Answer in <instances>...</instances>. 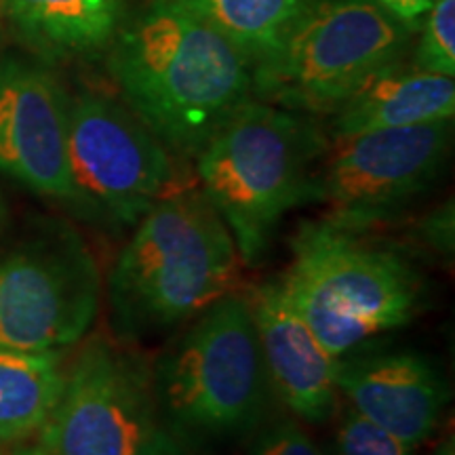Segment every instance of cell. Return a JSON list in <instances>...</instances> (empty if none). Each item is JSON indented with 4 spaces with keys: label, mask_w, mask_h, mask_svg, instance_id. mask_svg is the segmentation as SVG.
<instances>
[{
    "label": "cell",
    "mask_w": 455,
    "mask_h": 455,
    "mask_svg": "<svg viewBox=\"0 0 455 455\" xmlns=\"http://www.w3.org/2000/svg\"><path fill=\"white\" fill-rule=\"evenodd\" d=\"M108 68L124 106L181 161L255 98L251 60L186 0H150L124 20Z\"/></svg>",
    "instance_id": "cell-1"
},
{
    "label": "cell",
    "mask_w": 455,
    "mask_h": 455,
    "mask_svg": "<svg viewBox=\"0 0 455 455\" xmlns=\"http://www.w3.org/2000/svg\"><path fill=\"white\" fill-rule=\"evenodd\" d=\"M243 261L230 230L198 186L184 188L131 228L108 275L121 339H140L196 318L243 291Z\"/></svg>",
    "instance_id": "cell-2"
},
{
    "label": "cell",
    "mask_w": 455,
    "mask_h": 455,
    "mask_svg": "<svg viewBox=\"0 0 455 455\" xmlns=\"http://www.w3.org/2000/svg\"><path fill=\"white\" fill-rule=\"evenodd\" d=\"M276 283L338 358L405 329L428 308V284L405 251L327 218L298 228Z\"/></svg>",
    "instance_id": "cell-3"
},
{
    "label": "cell",
    "mask_w": 455,
    "mask_h": 455,
    "mask_svg": "<svg viewBox=\"0 0 455 455\" xmlns=\"http://www.w3.org/2000/svg\"><path fill=\"white\" fill-rule=\"evenodd\" d=\"M327 141L308 114L249 100L195 158L196 186L224 220L244 268L268 258L289 212L316 201Z\"/></svg>",
    "instance_id": "cell-4"
},
{
    "label": "cell",
    "mask_w": 455,
    "mask_h": 455,
    "mask_svg": "<svg viewBox=\"0 0 455 455\" xmlns=\"http://www.w3.org/2000/svg\"><path fill=\"white\" fill-rule=\"evenodd\" d=\"M158 411L184 439H236L266 422L275 398L243 291L192 318L152 365Z\"/></svg>",
    "instance_id": "cell-5"
},
{
    "label": "cell",
    "mask_w": 455,
    "mask_h": 455,
    "mask_svg": "<svg viewBox=\"0 0 455 455\" xmlns=\"http://www.w3.org/2000/svg\"><path fill=\"white\" fill-rule=\"evenodd\" d=\"M411 28L375 0H318L253 70V95L301 114H333L355 91L398 64Z\"/></svg>",
    "instance_id": "cell-6"
},
{
    "label": "cell",
    "mask_w": 455,
    "mask_h": 455,
    "mask_svg": "<svg viewBox=\"0 0 455 455\" xmlns=\"http://www.w3.org/2000/svg\"><path fill=\"white\" fill-rule=\"evenodd\" d=\"M161 140L110 95L83 91L68 108V167L78 218L133 228L152 207L196 186Z\"/></svg>",
    "instance_id": "cell-7"
},
{
    "label": "cell",
    "mask_w": 455,
    "mask_h": 455,
    "mask_svg": "<svg viewBox=\"0 0 455 455\" xmlns=\"http://www.w3.org/2000/svg\"><path fill=\"white\" fill-rule=\"evenodd\" d=\"M104 281L91 249L66 224L38 228L0 258V348L68 350L100 315Z\"/></svg>",
    "instance_id": "cell-8"
},
{
    "label": "cell",
    "mask_w": 455,
    "mask_h": 455,
    "mask_svg": "<svg viewBox=\"0 0 455 455\" xmlns=\"http://www.w3.org/2000/svg\"><path fill=\"white\" fill-rule=\"evenodd\" d=\"M152 365L127 339L93 335L72 365L44 422L49 455H141L158 426Z\"/></svg>",
    "instance_id": "cell-9"
},
{
    "label": "cell",
    "mask_w": 455,
    "mask_h": 455,
    "mask_svg": "<svg viewBox=\"0 0 455 455\" xmlns=\"http://www.w3.org/2000/svg\"><path fill=\"white\" fill-rule=\"evenodd\" d=\"M451 123L335 138L316 175V201L327 204L325 218L356 230L395 220L439 178L451 146Z\"/></svg>",
    "instance_id": "cell-10"
},
{
    "label": "cell",
    "mask_w": 455,
    "mask_h": 455,
    "mask_svg": "<svg viewBox=\"0 0 455 455\" xmlns=\"http://www.w3.org/2000/svg\"><path fill=\"white\" fill-rule=\"evenodd\" d=\"M68 108L70 98L44 68L0 61V173L74 209Z\"/></svg>",
    "instance_id": "cell-11"
},
{
    "label": "cell",
    "mask_w": 455,
    "mask_h": 455,
    "mask_svg": "<svg viewBox=\"0 0 455 455\" xmlns=\"http://www.w3.org/2000/svg\"><path fill=\"white\" fill-rule=\"evenodd\" d=\"M338 392L346 405L411 447L435 435L451 398L443 369L418 350L341 356Z\"/></svg>",
    "instance_id": "cell-12"
},
{
    "label": "cell",
    "mask_w": 455,
    "mask_h": 455,
    "mask_svg": "<svg viewBox=\"0 0 455 455\" xmlns=\"http://www.w3.org/2000/svg\"><path fill=\"white\" fill-rule=\"evenodd\" d=\"M251 310L272 395L295 419L325 424L338 411V356L301 321L276 278L243 291Z\"/></svg>",
    "instance_id": "cell-13"
},
{
    "label": "cell",
    "mask_w": 455,
    "mask_h": 455,
    "mask_svg": "<svg viewBox=\"0 0 455 455\" xmlns=\"http://www.w3.org/2000/svg\"><path fill=\"white\" fill-rule=\"evenodd\" d=\"M453 78L403 66L386 68L363 83L333 112L331 140L378 129L453 121Z\"/></svg>",
    "instance_id": "cell-14"
},
{
    "label": "cell",
    "mask_w": 455,
    "mask_h": 455,
    "mask_svg": "<svg viewBox=\"0 0 455 455\" xmlns=\"http://www.w3.org/2000/svg\"><path fill=\"white\" fill-rule=\"evenodd\" d=\"M20 36L49 60L110 47L124 21V0H3Z\"/></svg>",
    "instance_id": "cell-15"
},
{
    "label": "cell",
    "mask_w": 455,
    "mask_h": 455,
    "mask_svg": "<svg viewBox=\"0 0 455 455\" xmlns=\"http://www.w3.org/2000/svg\"><path fill=\"white\" fill-rule=\"evenodd\" d=\"M66 350L0 348V445L43 430L66 384Z\"/></svg>",
    "instance_id": "cell-16"
},
{
    "label": "cell",
    "mask_w": 455,
    "mask_h": 455,
    "mask_svg": "<svg viewBox=\"0 0 455 455\" xmlns=\"http://www.w3.org/2000/svg\"><path fill=\"white\" fill-rule=\"evenodd\" d=\"M251 60L253 70L268 61L312 0H186Z\"/></svg>",
    "instance_id": "cell-17"
},
{
    "label": "cell",
    "mask_w": 455,
    "mask_h": 455,
    "mask_svg": "<svg viewBox=\"0 0 455 455\" xmlns=\"http://www.w3.org/2000/svg\"><path fill=\"white\" fill-rule=\"evenodd\" d=\"M422 34L415 44L418 70L455 76V0H435L424 17Z\"/></svg>",
    "instance_id": "cell-18"
},
{
    "label": "cell",
    "mask_w": 455,
    "mask_h": 455,
    "mask_svg": "<svg viewBox=\"0 0 455 455\" xmlns=\"http://www.w3.org/2000/svg\"><path fill=\"white\" fill-rule=\"evenodd\" d=\"M333 418L335 455H415V447L407 445L405 441L348 405L339 403Z\"/></svg>",
    "instance_id": "cell-19"
},
{
    "label": "cell",
    "mask_w": 455,
    "mask_h": 455,
    "mask_svg": "<svg viewBox=\"0 0 455 455\" xmlns=\"http://www.w3.org/2000/svg\"><path fill=\"white\" fill-rule=\"evenodd\" d=\"M249 455H325L295 418H276L255 430Z\"/></svg>",
    "instance_id": "cell-20"
},
{
    "label": "cell",
    "mask_w": 455,
    "mask_h": 455,
    "mask_svg": "<svg viewBox=\"0 0 455 455\" xmlns=\"http://www.w3.org/2000/svg\"><path fill=\"white\" fill-rule=\"evenodd\" d=\"M415 232L432 253L441 255L443 259H451L455 249V209L451 198L426 213Z\"/></svg>",
    "instance_id": "cell-21"
},
{
    "label": "cell",
    "mask_w": 455,
    "mask_h": 455,
    "mask_svg": "<svg viewBox=\"0 0 455 455\" xmlns=\"http://www.w3.org/2000/svg\"><path fill=\"white\" fill-rule=\"evenodd\" d=\"M141 455H195L190 443L167 426L158 424L148 439Z\"/></svg>",
    "instance_id": "cell-22"
},
{
    "label": "cell",
    "mask_w": 455,
    "mask_h": 455,
    "mask_svg": "<svg viewBox=\"0 0 455 455\" xmlns=\"http://www.w3.org/2000/svg\"><path fill=\"white\" fill-rule=\"evenodd\" d=\"M379 7L388 11L390 15H395L398 21L413 28L422 21V17L428 13L435 0H375Z\"/></svg>",
    "instance_id": "cell-23"
},
{
    "label": "cell",
    "mask_w": 455,
    "mask_h": 455,
    "mask_svg": "<svg viewBox=\"0 0 455 455\" xmlns=\"http://www.w3.org/2000/svg\"><path fill=\"white\" fill-rule=\"evenodd\" d=\"M432 455H455V443H453V436H447V439H443L439 443V447L435 449V453Z\"/></svg>",
    "instance_id": "cell-24"
},
{
    "label": "cell",
    "mask_w": 455,
    "mask_h": 455,
    "mask_svg": "<svg viewBox=\"0 0 455 455\" xmlns=\"http://www.w3.org/2000/svg\"><path fill=\"white\" fill-rule=\"evenodd\" d=\"M7 455H49L41 445H28V447H17Z\"/></svg>",
    "instance_id": "cell-25"
},
{
    "label": "cell",
    "mask_w": 455,
    "mask_h": 455,
    "mask_svg": "<svg viewBox=\"0 0 455 455\" xmlns=\"http://www.w3.org/2000/svg\"><path fill=\"white\" fill-rule=\"evenodd\" d=\"M3 218H4V204H3V198H0V224H3Z\"/></svg>",
    "instance_id": "cell-26"
},
{
    "label": "cell",
    "mask_w": 455,
    "mask_h": 455,
    "mask_svg": "<svg viewBox=\"0 0 455 455\" xmlns=\"http://www.w3.org/2000/svg\"><path fill=\"white\" fill-rule=\"evenodd\" d=\"M3 15H4V11H3V0H0V24H3Z\"/></svg>",
    "instance_id": "cell-27"
}]
</instances>
